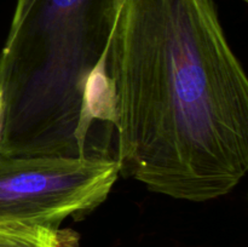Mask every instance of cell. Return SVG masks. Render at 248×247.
<instances>
[{"label":"cell","mask_w":248,"mask_h":247,"mask_svg":"<svg viewBox=\"0 0 248 247\" xmlns=\"http://www.w3.org/2000/svg\"><path fill=\"white\" fill-rule=\"evenodd\" d=\"M120 174L203 202L248 170V80L213 0H120L107 46Z\"/></svg>","instance_id":"1"},{"label":"cell","mask_w":248,"mask_h":247,"mask_svg":"<svg viewBox=\"0 0 248 247\" xmlns=\"http://www.w3.org/2000/svg\"><path fill=\"white\" fill-rule=\"evenodd\" d=\"M120 0H17L0 53V156H81L85 86Z\"/></svg>","instance_id":"2"},{"label":"cell","mask_w":248,"mask_h":247,"mask_svg":"<svg viewBox=\"0 0 248 247\" xmlns=\"http://www.w3.org/2000/svg\"><path fill=\"white\" fill-rule=\"evenodd\" d=\"M120 174L115 159L0 156V220L58 230L104 202Z\"/></svg>","instance_id":"3"},{"label":"cell","mask_w":248,"mask_h":247,"mask_svg":"<svg viewBox=\"0 0 248 247\" xmlns=\"http://www.w3.org/2000/svg\"><path fill=\"white\" fill-rule=\"evenodd\" d=\"M0 247H61L58 230L0 220Z\"/></svg>","instance_id":"4"}]
</instances>
